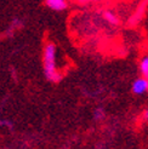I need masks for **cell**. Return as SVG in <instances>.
<instances>
[{
  "label": "cell",
  "instance_id": "cell-9",
  "mask_svg": "<svg viewBox=\"0 0 148 149\" xmlns=\"http://www.w3.org/2000/svg\"><path fill=\"white\" fill-rule=\"evenodd\" d=\"M75 1L80 4H86V3H97V1H101V0H75Z\"/></svg>",
  "mask_w": 148,
  "mask_h": 149
},
{
  "label": "cell",
  "instance_id": "cell-3",
  "mask_svg": "<svg viewBox=\"0 0 148 149\" xmlns=\"http://www.w3.org/2000/svg\"><path fill=\"white\" fill-rule=\"evenodd\" d=\"M45 5L50 10L64 11L68 7V1L67 0H45Z\"/></svg>",
  "mask_w": 148,
  "mask_h": 149
},
{
  "label": "cell",
  "instance_id": "cell-5",
  "mask_svg": "<svg viewBox=\"0 0 148 149\" xmlns=\"http://www.w3.org/2000/svg\"><path fill=\"white\" fill-rule=\"evenodd\" d=\"M138 69H140L141 75H143V77L148 75V55H145L141 57L140 63H138Z\"/></svg>",
  "mask_w": 148,
  "mask_h": 149
},
{
  "label": "cell",
  "instance_id": "cell-11",
  "mask_svg": "<svg viewBox=\"0 0 148 149\" xmlns=\"http://www.w3.org/2000/svg\"><path fill=\"white\" fill-rule=\"evenodd\" d=\"M145 3H148V0H145Z\"/></svg>",
  "mask_w": 148,
  "mask_h": 149
},
{
  "label": "cell",
  "instance_id": "cell-2",
  "mask_svg": "<svg viewBox=\"0 0 148 149\" xmlns=\"http://www.w3.org/2000/svg\"><path fill=\"white\" fill-rule=\"evenodd\" d=\"M131 92L136 96H141L148 92V79L143 75L136 78L131 84Z\"/></svg>",
  "mask_w": 148,
  "mask_h": 149
},
{
  "label": "cell",
  "instance_id": "cell-8",
  "mask_svg": "<svg viewBox=\"0 0 148 149\" xmlns=\"http://www.w3.org/2000/svg\"><path fill=\"white\" fill-rule=\"evenodd\" d=\"M0 127H7L12 129V123L9 120H0Z\"/></svg>",
  "mask_w": 148,
  "mask_h": 149
},
{
  "label": "cell",
  "instance_id": "cell-1",
  "mask_svg": "<svg viewBox=\"0 0 148 149\" xmlns=\"http://www.w3.org/2000/svg\"><path fill=\"white\" fill-rule=\"evenodd\" d=\"M56 45L54 42H46L43 51V67L45 78L50 83L57 84L62 80V74L57 69L56 64Z\"/></svg>",
  "mask_w": 148,
  "mask_h": 149
},
{
  "label": "cell",
  "instance_id": "cell-6",
  "mask_svg": "<svg viewBox=\"0 0 148 149\" xmlns=\"http://www.w3.org/2000/svg\"><path fill=\"white\" fill-rule=\"evenodd\" d=\"M145 4H146V3H145ZM145 4L140 6L138 9L136 10V12L132 15V17L130 18V24H135V23H137L140 19H141V17L143 16V13H145Z\"/></svg>",
  "mask_w": 148,
  "mask_h": 149
},
{
  "label": "cell",
  "instance_id": "cell-4",
  "mask_svg": "<svg viewBox=\"0 0 148 149\" xmlns=\"http://www.w3.org/2000/svg\"><path fill=\"white\" fill-rule=\"evenodd\" d=\"M102 18H103V21H106L109 26L115 27V26H119V23H120V19H119V17H118V15L114 13L113 11H110V10L103 11L102 12Z\"/></svg>",
  "mask_w": 148,
  "mask_h": 149
},
{
  "label": "cell",
  "instance_id": "cell-7",
  "mask_svg": "<svg viewBox=\"0 0 148 149\" xmlns=\"http://www.w3.org/2000/svg\"><path fill=\"white\" fill-rule=\"evenodd\" d=\"M92 116H94L95 121H102L103 119L106 118V111L102 107H97V108H95L94 113H92Z\"/></svg>",
  "mask_w": 148,
  "mask_h": 149
},
{
  "label": "cell",
  "instance_id": "cell-10",
  "mask_svg": "<svg viewBox=\"0 0 148 149\" xmlns=\"http://www.w3.org/2000/svg\"><path fill=\"white\" fill-rule=\"evenodd\" d=\"M143 118H145V120L148 123V109L145 110V114H143Z\"/></svg>",
  "mask_w": 148,
  "mask_h": 149
}]
</instances>
